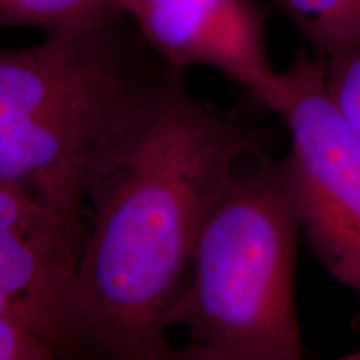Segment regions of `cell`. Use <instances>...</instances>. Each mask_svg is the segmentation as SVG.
<instances>
[{"mask_svg":"<svg viewBox=\"0 0 360 360\" xmlns=\"http://www.w3.org/2000/svg\"><path fill=\"white\" fill-rule=\"evenodd\" d=\"M254 130L167 70L90 162L79 276L105 359L172 360L169 315L188 278L204 220L245 155Z\"/></svg>","mask_w":360,"mask_h":360,"instance_id":"cell-1","label":"cell"},{"mask_svg":"<svg viewBox=\"0 0 360 360\" xmlns=\"http://www.w3.org/2000/svg\"><path fill=\"white\" fill-rule=\"evenodd\" d=\"M300 219L283 162L252 150L220 192L169 315L187 332L184 360H299L295 309Z\"/></svg>","mask_w":360,"mask_h":360,"instance_id":"cell-2","label":"cell"},{"mask_svg":"<svg viewBox=\"0 0 360 360\" xmlns=\"http://www.w3.org/2000/svg\"><path fill=\"white\" fill-rule=\"evenodd\" d=\"M272 112L289 132L282 162L302 233L323 269L360 297V135L330 101L317 57L300 52L281 72Z\"/></svg>","mask_w":360,"mask_h":360,"instance_id":"cell-3","label":"cell"},{"mask_svg":"<svg viewBox=\"0 0 360 360\" xmlns=\"http://www.w3.org/2000/svg\"><path fill=\"white\" fill-rule=\"evenodd\" d=\"M0 295L56 359H105L79 244L51 207L0 180Z\"/></svg>","mask_w":360,"mask_h":360,"instance_id":"cell-4","label":"cell"},{"mask_svg":"<svg viewBox=\"0 0 360 360\" xmlns=\"http://www.w3.org/2000/svg\"><path fill=\"white\" fill-rule=\"evenodd\" d=\"M117 7L170 70L209 67L272 112L281 72L270 62L259 0H117Z\"/></svg>","mask_w":360,"mask_h":360,"instance_id":"cell-5","label":"cell"},{"mask_svg":"<svg viewBox=\"0 0 360 360\" xmlns=\"http://www.w3.org/2000/svg\"><path fill=\"white\" fill-rule=\"evenodd\" d=\"M317 58L360 42V0H274Z\"/></svg>","mask_w":360,"mask_h":360,"instance_id":"cell-6","label":"cell"},{"mask_svg":"<svg viewBox=\"0 0 360 360\" xmlns=\"http://www.w3.org/2000/svg\"><path fill=\"white\" fill-rule=\"evenodd\" d=\"M117 0H0V27H34L45 35L120 17Z\"/></svg>","mask_w":360,"mask_h":360,"instance_id":"cell-7","label":"cell"},{"mask_svg":"<svg viewBox=\"0 0 360 360\" xmlns=\"http://www.w3.org/2000/svg\"><path fill=\"white\" fill-rule=\"evenodd\" d=\"M319 60L330 101L360 135V42Z\"/></svg>","mask_w":360,"mask_h":360,"instance_id":"cell-8","label":"cell"},{"mask_svg":"<svg viewBox=\"0 0 360 360\" xmlns=\"http://www.w3.org/2000/svg\"><path fill=\"white\" fill-rule=\"evenodd\" d=\"M52 350L34 334L6 315H0V360H53Z\"/></svg>","mask_w":360,"mask_h":360,"instance_id":"cell-9","label":"cell"},{"mask_svg":"<svg viewBox=\"0 0 360 360\" xmlns=\"http://www.w3.org/2000/svg\"><path fill=\"white\" fill-rule=\"evenodd\" d=\"M349 359H360V350H359V352H355V355H350Z\"/></svg>","mask_w":360,"mask_h":360,"instance_id":"cell-10","label":"cell"}]
</instances>
